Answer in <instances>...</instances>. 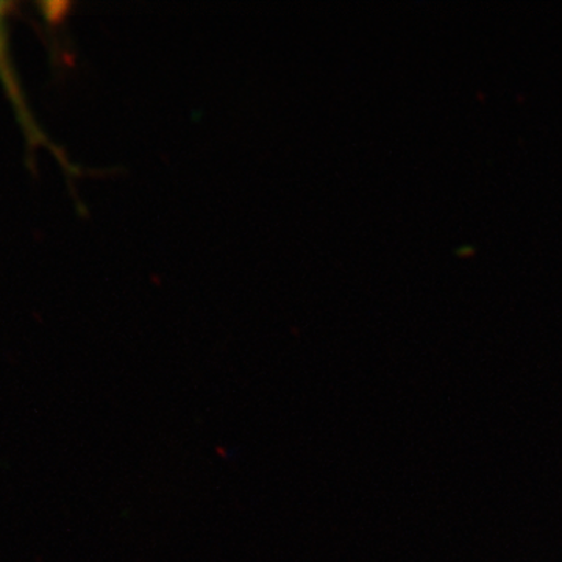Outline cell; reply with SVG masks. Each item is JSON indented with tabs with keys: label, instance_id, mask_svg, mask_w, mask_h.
Here are the masks:
<instances>
[{
	"label": "cell",
	"instance_id": "6da1fadb",
	"mask_svg": "<svg viewBox=\"0 0 562 562\" xmlns=\"http://www.w3.org/2000/svg\"><path fill=\"white\" fill-rule=\"evenodd\" d=\"M11 3L0 2V80H2L3 90L7 91L11 101H13L14 111H16L18 121L21 122L24 127L25 138L29 144H41V146H50L49 140L46 136L41 133L38 125L33 121L31 111L25 105L24 95L20 88V83L16 80V74H14L13 65L10 61L9 55V43H7V27L5 20L9 16L11 10Z\"/></svg>",
	"mask_w": 562,
	"mask_h": 562
}]
</instances>
